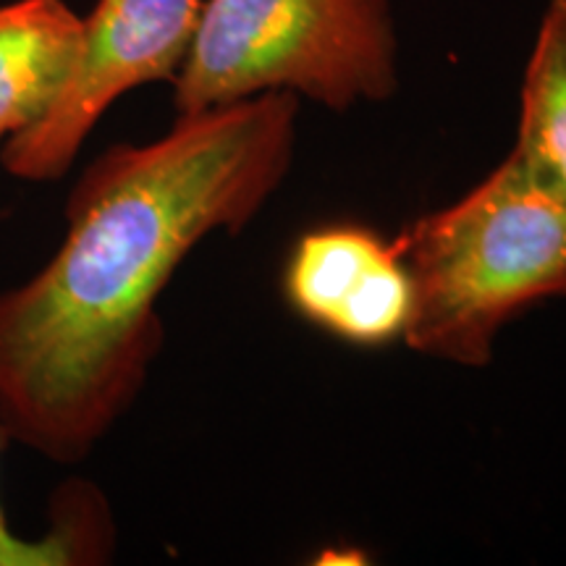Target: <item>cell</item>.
<instances>
[{
	"mask_svg": "<svg viewBox=\"0 0 566 566\" xmlns=\"http://www.w3.org/2000/svg\"><path fill=\"white\" fill-rule=\"evenodd\" d=\"M300 97L265 92L113 145L69 192L66 233L0 292V424L80 464L139 399L163 349L160 294L210 233H239L292 171Z\"/></svg>",
	"mask_w": 566,
	"mask_h": 566,
	"instance_id": "cell-1",
	"label": "cell"
},
{
	"mask_svg": "<svg viewBox=\"0 0 566 566\" xmlns=\"http://www.w3.org/2000/svg\"><path fill=\"white\" fill-rule=\"evenodd\" d=\"M283 296L315 328L365 349L405 338L412 317L399 242L359 223L304 233L283 268Z\"/></svg>",
	"mask_w": 566,
	"mask_h": 566,
	"instance_id": "cell-5",
	"label": "cell"
},
{
	"mask_svg": "<svg viewBox=\"0 0 566 566\" xmlns=\"http://www.w3.org/2000/svg\"><path fill=\"white\" fill-rule=\"evenodd\" d=\"M512 155L537 187L566 200V0H551L543 13Z\"/></svg>",
	"mask_w": 566,
	"mask_h": 566,
	"instance_id": "cell-7",
	"label": "cell"
},
{
	"mask_svg": "<svg viewBox=\"0 0 566 566\" xmlns=\"http://www.w3.org/2000/svg\"><path fill=\"white\" fill-rule=\"evenodd\" d=\"M412 279L409 349L485 367L499 331L527 307L566 300V200L509 153L475 189L396 237Z\"/></svg>",
	"mask_w": 566,
	"mask_h": 566,
	"instance_id": "cell-2",
	"label": "cell"
},
{
	"mask_svg": "<svg viewBox=\"0 0 566 566\" xmlns=\"http://www.w3.org/2000/svg\"><path fill=\"white\" fill-rule=\"evenodd\" d=\"M205 0H97L82 19V48L59 103L32 129L0 147V166L19 181L63 179L84 142L126 92L179 74Z\"/></svg>",
	"mask_w": 566,
	"mask_h": 566,
	"instance_id": "cell-4",
	"label": "cell"
},
{
	"mask_svg": "<svg viewBox=\"0 0 566 566\" xmlns=\"http://www.w3.org/2000/svg\"><path fill=\"white\" fill-rule=\"evenodd\" d=\"M82 17L66 0L0 6V139L42 122L74 74Z\"/></svg>",
	"mask_w": 566,
	"mask_h": 566,
	"instance_id": "cell-6",
	"label": "cell"
},
{
	"mask_svg": "<svg viewBox=\"0 0 566 566\" xmlns=\"http://www.w3.org/2000/svg\"><path fill=\"white\" fill-rule=\"evenodd\" d=\"M0 145H3V139H0Z\"/></svg>",
	"mask_w": 566,
	"mask_h": 566,
	"instance_id": "cell-9",
	"label": "cell"
},
{
	"mask_svg": "<svg viewBox=\"0 0 566 566\" xmlns=\"http://www.w3.org/2000/svg\"><path fill=\"white\" fill-rule=\"evenodd\" d=\"M9 433L0 424V462ZM116 551V525L101 488L71 480L53 495L51 520L42 535H19L11 527L0 493V566H95Z\"/></svg>",
	"mask_w": 566,
	"mask_h": 566,
	"instance_id": "cell-8",
	"label": "cell"
},
{
	"mask_svg": "<svg viewBox=\"0 0 566 566\" xmlns=\"http://www.w3.org/2000/svg\"><path fill=\"white\" fill-rule=\"evenodd\" d=\"M174 84L176 118L292 92L328 111L399 87L388 0H205Z\"/></svg>",
	"mask_w": 566,
	"mask_h": 566,
	"instance_id": "cell-3",
	"label": "cell"
}]
</instances>
